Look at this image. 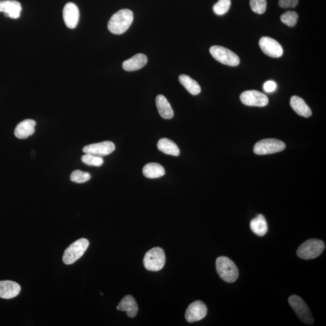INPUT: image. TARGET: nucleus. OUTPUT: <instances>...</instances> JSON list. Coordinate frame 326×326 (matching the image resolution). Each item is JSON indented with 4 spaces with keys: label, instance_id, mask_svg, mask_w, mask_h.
Listing matches in <instances>:
<instances>
[{
    "label": "nucleus",
    "instance_id": "obj_8",
    "mask_svg": "<svg viewBox=\"0 0 326 326\" xmlns=\"http://www.w3.org/2000/svg\"><path fill=\"white\" fill-rule=\"evenodd\" d=\"M210 52L216 60L224 65L235 67L240 63V59L237 54L222 46H212L210 48Z\"/></svg>",
    "mask_w": 326,
    "mask_h": 326
},
{
    "label": "nucleus",
    "instance_id": "obj_1",
    "mask_svg": "<svg viewBox=\"0 0 326 326\" xmlns=\"http://www.w3.org/2000/svg\"><path fill=\"white\" fill-rule=\"evenodd\" d=\"M134 19L133 12L129 9H122L112 16L108 22V30L112 33L121 34L125 33L131 26Z\"/></svg>",
    "mask_w": 326,
    "mask_h": 326
},
{
    "label": "nucleus",
    "instance_id": "obj_11",
    "mask_svg": "<svg viewBox=\"0 0 326 326\" xmlns=\"http://www.w3.org/2000/svg\"><path fill=\"white\" fill-rule=\"evenodd\" d=\"M207 313L206 305L201 301H196L189 306L186 311L187 322L195 323L205 318Z\"/></svg>",
    "mask_w": 326,
    "mask_h": 326
},
{
    "label": "nucleus",
    "instance_id": "obj_25",
    "mask_svg": "<svg viewBox=\"0 0 326 326\" xmlns=\"http://www.w3.org/2000/svg\"><path fill=\"white\" fill-rule=\"evenodd\" d=\"M299 15L295 11H287L281 16V19L283 23L289 26L294 27L297 24L298 21Z\"/></svg>",
    "mask_w": 326,
    "mask_h": 326
},
{
    "label": "nucleus",
    "instance_id": "obj_12",
    "mask_svg": "<svg viewBox=\"0 0 326 326\" xmlns=\"http://www.w3.org/2000/svg\"><path fill=\"white\" fill-rule=\"evenodd\" d=\"M115 149V145L111 141H106L103 142L91 144L87 145L83 149V152L85 154H89L103 157L111 154Z\"/></svg>",
    "mask_w": 326,
    "mask_h": 326
},
{
    "label": "nucleus",
    "instance_id": "obj_4",
    "mask_svg": "<svg viewBox=\"0 0 326 326\" xmlns=\"http://www.w3.org/2000/svg\"><path fill=\"white\" fill-rule=\"evenodd\" d=\"M87 239L82 238L73 242L65 250L63 262L65 265H71L82 258L89 246Z\"/></svg>",
    "mask_w": 326,
    "mask_h": 326
},
{
    "label": "nucleus",
    "instance_id": "obj_18",
    "mask_svg": "<svg viewBox=\"0 0 326 326\" xmlns=\"http://www.w3.org/2000/svg\"><path fill=\"white\" fill-rule=\"evenodd\" d=\"M117 310L121 311H125L127 316L130 318H134L138 313V305L134 297L131 296H126L117 306Z\"/></svg>",
    "mask_w": 326,
    "mask_h": 326
},
{
    "label": "nucleus",
    "instance_id": "obj_26",
    "mask_svg": "<svg viewBox=\"0 0 326 326\" xmlns=\"http://www.w3.org/2000/svg\"><path fill=\"white\" fill-rule=\"evenodd\" d=\"M231 6V0H219L213 5V10L218 15H223L226 14Z\"/></svg>",
    "mask_w": 326,
    "mask_h": 326
},
{
    "label": "nucleus",
    "instance_id": "obj_13",
    "mask_svg": "<svg viewBox=\"0 0 326 326\" xmlns=\"http://www.w3.org/2000/svg\"><path fill=\"white\" fill-rule=\"evenodd\" d=\"M80 12L76 4L69 2L65 5L63 9V18L68 28H76L79 22Z\"/></svg>",
    "mask_w": 326,
    "mask_h": 326
},
{
    "label": "nucleus",
    "instance_id": "obj_20",
    "mask_svg": "<svg viewBox=\"0 0 326 326\" xmlns=\"http://www.w3.org/2000/svg\"><path fill=\"white\" fill-rule=\"evenodd\" d=\"M290 105L293 110L301 116L308 118L312 115V111L302 98L294 96L291 97Z\"/></svg>",
    "mask_w": 326,
    "mask_h": 326
},
{
    "label": "nucleus",
    "instance_id": "obj_29",
    "mask_svg": "<svg viewBox=\"0 0 326 326\" xmlns=\"http://www.w3.org/2000/svg\"><path fill=\"white\" fill-rule=\"evenodd\" d=\"M267 0H250L251 8L256 13H265L267 10Z\"/></svg>",
    "mask_w": 326,
    "mask_h": 326
},
{
    "label": "nucleus",
    "instance_id": "obj_14",
    "mask_svg": "<svg viewBox=\"0 0 326 326\" xmlns=\"http://www.w3.org/2000/svg\"><path fill=\"white\" fill-rule=\"evenodd\" d=\"M22 6L21 3L16 0H1L0 1V12H3L5 16L10 18H18L21 15Z\"/></svg>",
    "mask_w": 326,
    "mask_h": 326
},
{
    "label": "nucleus",
    "instance_id": "obj_31",
    "mask_svg": "<svg viewBox=\"0 0 326 326\" xmlns=\"http://www.w3.org/2000/svg\"><path fill=\"white\" fill-rule=\"evenodd\" d=\"M276 83L273 81V80H268V81L265 83L264 85V90L267 93H272V92L276 90Z\"/></svg>",
    "mask_w": 326,
    "mask_h": 326
},
{
    "label": "nucleus",
    "instance_id": "obj_6",
    "mask_svg": "<svg viewBox=\"0 0 326 326\" xmlns=\"http://www.w3.org/2000/svg\"><path fill=\"white\" fill-rule=\"evenodd\" d=\"M289 304L293 310L302 322L307 325H313L314 320L312 315L310 309L301 297L297 295L291 296L289 300Z\"/></svg>",
    "mask_w": 326,
    "mask_h": 326
},
{
    "label": "nucleus",
    "instance_id": "obj_27",
    "mask_svg": "<svg viewBox=\"0 0 326 326\" xmlns=\"http://www.w3.org/2000/svg\"><path fill=\"white\" fill-rule=\"evenodd\" d=\"M82 161L86 165L100 167L103 164V158L99 156L85 154L82 157Z\"/></svg>",
    "mask_w": 326,
    "mask_h": 326
},
{
    "label": "nucleus",
    "instance_id": "obj_28",
    "mask_svg": "<svg viewBox=\"0 0 326 326\" xmlns=\"http://www.w3.org/2000/svg\"><path fill=\"white\" fill-rule=\"evenodd\" d=\"M91 179V175L88 172H82L79 170H76L72 172L70 176L71 181L76 183H84Z\"/></svg>",
    "mask_w": 326,
    "mask_h": 326
},
{
    "label": "nucleus",
    "instance_id": "obj_23",
    "mask_svg": "<svg viewBox=\"0 0 326 326\" xmlns=\"http://www.w3.org/2000/svg\"><path fill=\"white\" fill-rule=\"evenodd\" d=\"M143 174L148 178H158L165 175V170L160 164L151 163L143 167Z\"/></svg>",
    "mask_w": 326,
    "mask_h": 326
},
{
    "label": "nucleus",
    "instance_id": "obj_16",
    "mask_svg": "<svg viewBox=\"0 0 326 326\" xmlns=\"http://www.w3.org/2000/svg\"><path fill=\"white\" fill-rule=\"evenodd\" d=\"M36 122L33 120L26 119L16 126L14 134L19 139H25L34 134Z\"/></svg>",
    "mask_w": 326,
    "mask_h": 326
},
{
    "label": "nucleus",
    "instance_id": "obj_9",
    "mask_svg": "<svg viewBox=\"0 0 326 326\" xmlns=\"http://www.w3.org/2000/svg\"><path fill=\"white\" fill-rule=\"evenodd\" d=\"M240 99L245 105L258 107H264L269 102L266 95L256 90L244 91L241 94Z\"/></svg>",
    "mask_w": 326,
    "mask_h": 326
},
{
    "label": "nucleus",
    "instance_id": "obj_15",
    "mask_svg": "<svg viewBox=\"0 0 326 326\" xmlns=\"http://www.w3.org/2000/svg\"><path fill=\"white\" fill-rule=\"evenodd\" d=\"M21 287L17 283L10 281H0V298L13 299L18 296Z\"/></svg>",
    "mask_w": 326,
    "mask_h": 326
},
{
    "label": "nucleus",
    "instance_id": "obj_21",
    "mask_svg": "<svg viewBox=\"0 0 326 326\" xmlns=\"http://www.w3.org/2000/svg\"><path fill=\"white\" fill-rule=\"evenodd\" d=\"M157 147L160 151L167 155L177 157L180 154V149L178 146L174 141L167 138H161L158 141Z\"/></svg>",
    "mask_w": 326,
    "mask_h": 326
},
{
    "label": "nucleus",
    "instance_id": "obj_22",
    "mask_svg": "<svg viewBox=\"0 0 326 326\" xmlns=\"http://www.w3.org/2000/svg\"><path fill=\"white\" fill-rule=\"evenodd\" d=\"M251 230L259 236H265L268 232V225L264 215H259L250 223Z\"/></svg>",
    "mask_w": 326,
    "mask_h": 326
},
{
    "label": "nucleus",
    "instance_id": "obj_19",
    "mask_svg": "<svg viewBox=\"0 0 326 326\" xmlns=\"http://www.w3.org/2000/svg\"><path fill=\"white\" fill-rule=\"evenodd\" d=\"M156 105L158 112L164 119H171L174 117V111L168 100L163 95H158L156 98Z\"/></svg>",
    "mask_w": 326,
    "mask_h": 326
},
{
    "label": "nucleus",
    "instance_id": "obj_2",
    "mask_svg": "<svg viewBox=\"0 0 326 326\" xmlns=\"http://www.w3.org/2000/svg\"><path fill=\"white\" fill-rule=\"evenodd\" d=\"M216 268L219 277L225 282L233 283L237 281L239 277L237 266L227 257H219L216 259Z\"/></svg>",
    "mask_w": 326,
    "mask_h": 326
},
{
    "label": "nucleus",
    "instance_id": "obj_7",
    "mask_svg": "<svg viewBox=\"0 0 326 326\" xmlns=\"http://www.w3.org/2000/svg\"><path fill=\"white\" fill-rule=\"evenodd\" d=\"M285 148L286 145L284 141L275 138H268L256 143L253 151L257 155H264L281 152Z\"/></svg>",
    "mask_w": 326,
    "mask_h": 326
},
{
    "label": "nucleus",
    "instance_id": "obj_24",
    "mask_svg": "<svg viewBox=\"0 0 326 326\" xmlns=\"http://www.w3.org/2000/svg\"><path fill=\"white\" fill-rule=\"evenodd\" d=\"M179 80L190 94L196 96L201 93V88L199 83L187 75H180Z\"/></svg>",
    "mask_w": 326,
    "mask_h": 326
},
{
    "label": "nucleus",
    "instance_id": "obj_10",
    "mask_svg": "<svg viewBox=\"0 0 326 326\" xmlns=\"http://www.w3.org/2000/svg\"><path fill=\"white\" fill-rule=\"evenodd\" d=\"M259 46L265 54L271 57H280L284 54V49L281 44L270 37H262L260 39Z\"/></svg>",
    "mask_w": 326,
    "mask_h": 326
},
{
    "label": "nucleus",
    "instance_id": "obj_3",
    "mask_svg": "<svg viewBox=\"0 0 326 326\" xmlns=\"http://www.w3.org/2000/svg\"><path fill=\"white\" fill-rule=\"evenodd\" d=\"M325 249L324 242L319 239H311L305 241L297 251L300 258L310 260L318 258Z\"/></svg>",
    "mask_w": 326,
    "mask_h": 326
},
{
    "label": "nucleus",
    "instance_id": "obj_17",
    "mask_svg": "<svg viewBox=\"0 0 326 326\" xmlns=\"http://www.w3.org/2000/svg\"><path fill=\"white\" fill-rule=\"evenodd\" d=\"M148 62V57L145 54L138 53L123 63V68L127 71H134L145 67Z\"/></svg>",
    "mask_w": 326,
    "mask_h": 326
},
{
    "label": "nucleus",
    "instance_id": "obj_30",
    "mask_svg": "<svg viewBox=\"0 0 326 326\" xmlns=\"http://www.w3.org/2000/svg\"><path fill=\"white\" fill-rule=\"evenodd\" d=\"M299 3V0H279V4L282 8H294Z\"/></svg>",
    "mask_w": 326,
    "mask_h": 326
},
{
    "label": "nucleus",
    "instance_id": "obj_5",
    "mask_svg": "<svg viewBox=\"0 0 326 326\" xmlns=\"http://www.w3.org/2000/svg\"><path fill=\"white\" fill-rule=\"evenodd\" d=\"M166 262L164 250L160 247L153 248L146 253L143 264L147 270L158 271L162 270Z\"/></svg>",
    "mask_w": 326,
    "mask_h": 326
}]
</instances>
